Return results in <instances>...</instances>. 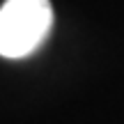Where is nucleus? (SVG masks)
Masks as SVG:
<instances>
[{"mask_svg":"<svg viewBox=\"0 0 124 124\" xmlns=\"http://www.w3.org/2000/svg\"><path fill=\"white\" fill-rule=\"evenodd\" d=\"M53 28L48 0H5L0 7V55L18 60L35 53Z\"/></svg>","mask_w":124,"mask_h":124,"instance_id":"obj_1","label":"nucleus"}]
</instances>
